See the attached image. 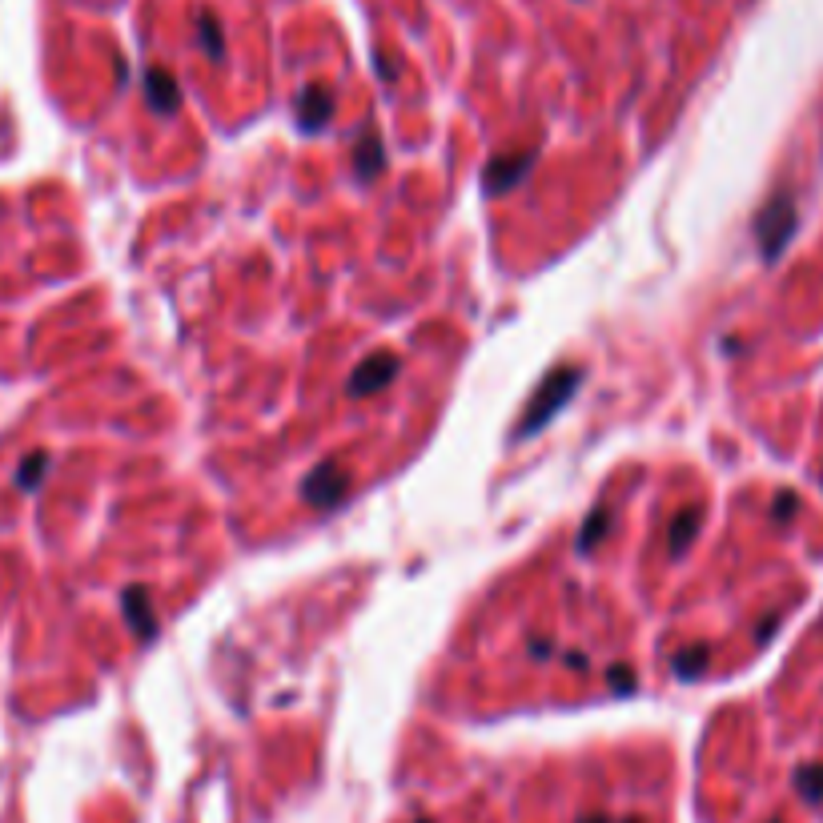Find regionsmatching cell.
<instances>
[{"label":"cell","instance_id":"ffe728a7","mask_svg":"<svg viewBox=\"0 0 823 823\" xmlns=\"http://www.w3.org/2000/svg\"><path fill=\"white\" fill-rule=\"evenodd\" d=\"M563 663H567V667H575V671H587V667H591V659H587L583 651H571V655H563Z\"/></svg>","mask_w":823,"mask_h":823},{"label":"cell","instance_id":"277c9868","mask_svg":"<svg viewBox=\"0 0 823 823\" xmlns=\"http://www.w3.org/2000/svg\"><path fill=\"white\" fill-rule=\"evenodd\" d=\"M402 374V358L398 354H370L354 374H350V382H346V394L350 398H370V394H382L394 378Z\"/></svg>","mask_w":823,"mask_h":823},{"label":"cell","instance_id":"d6986e66","mask_svg":"<svg viewBox=\"0 0 823 823\" xmlns=\"http://www.w3.org/2000/svg\"><path fill=\"white\" fill-rule=\"evenodd\" d=\"M775 627H779V615H775V619H767V623H759V627H755V643H767V639L775 635Z\"/></svg>","mask_w":823,"mask_h":823},{"label":"cell","instance_id":"7a4b0ae2","mask_svg":"<svg viewBox=\"0 0 823 823\" xmlns=\"http://www.w3.org/2000/svg\"><path fill=\"white\" fill-rule=\"evenodd\" d=\"M799 225V209L791 201V193H775L759 213H755V245L763 261H779V253L787 249V241L795 237Z\"/></svg>","mask_w":823,"mask_h":823},{"label":"cell","instance_id":"44dd1931","mask_svg":"<svg viewBox=\"0 0 823 823\" xmlns=\"http://www.w3.org/2000/svg\"><path fill=\"white\" fill-rule=\"evenodd\" d=\"M579 823H615V819H611V815H603V811H591V815H583Z\"/></svg>","mask_w":823,"mask_h":823},{"label":"cell","instance_id":"5b68a950","mask_svg":"<svg viewBox=\"0 0 823 823\" xmlns=\"http://www.w3.org/2000/svg\"><path fill=\"white\" fill-rule=\"evenodd\" d=\"M534 169V149H522V153H498L490 157L486 165V193L490 197H502L510 189H518Z\"/></svg>","mask_w":823,"mask_h":823},{"label":"cell","instance_id":"52a82bcc","mask_svg":"<svg viewBox=\"0 0 823 823\" xmlns=\"http://www.w3.org/2000/svg\"><path fill=\"white\" fill-rule=\"evenodd\" d=\"M354 173L358 181H374L378 173H386V145L378 129H362L354 141Z\"/></svg>","mask_w":823,"mask_h":823},{"label":"cell","instance_id":"e0dca14e","mask_svg":"<svg viewBox=\"0 0 823 823\" xmlns=\"http://www.w3.org/2000/svg\"><path fill=\"white\" fill-rule=\"evenodd\" d=\"M795 506H799V498H795L791 490H783V494L775 498V518H779V522H787V518L795 514Z\"/></svg>","mask_w":823,"mask_h":823},{"label":"cell","instance_id":"9a60e30c","mask_svg":"<svg viewBox=\"0 0 823 823\" xmlns=\"http://www.w3.org/2000/svg\"><path fill=\"white\" fill-rule=\"evenodd\" d=\"M45 470H49V454H29V458L21 462V470H17V486H21V490H37L41 478H45Z\"/></svg>","mask_w":823,"mask_h":823},{"label":"cell","instance_id":"3957f363","mask_svg":"<svg viewBox=\"0 0 823 823\" xmlns=\"http://www.w3.org/2000/svg\"><path fill=\"white\" fill-rule=\"evenodd\" d=\"M346 494H350V474L342 462H322L302 482V498L314 510H334V506H342Z\"/></svg>","mask_w":823,"mask_h":823},{"label":"cell","instance_id":"5bb4252c","mask_svg":"<svg viewBox=\"0 0 823 823\" xmlns=\"http://www.w3.org/2000/svg\"><path fill=\"white\" fill-rule=\"evenodd\" d=\"M795 791L807 803H823V763H803L795 771Z\"/></svg>","mask_w":823,"mask_h":823},{"label":"cell","instance_id":"cb8c5ba5","mask_svg":"<svg viewBox=\"0 0 823 823\" xmlns=\"http://www.w3.org/2000/svg\"><path fill=\"white\" fill-rule=\"evenodd\" d=\"M418 823H430V819H418Z\"/></svg>","mask_w":823,"mask_h":823},{"label":"cell","instance_id":"7402d4cb","mask_svg":"<svg viewBox=\"0 0 823 823\" xmlns=\"http://www.w3.org/2000/svg\"><path fill=\"white\" fill-rule=\"evenodd\" d=\"M623 823H643V819H635V815H631V819H623Z\"/></svg>","mask_w":823,"mask_h":823},{"label":"cell","instance_id":"9c48e42d","mask_svg":"<svg viewBox=\"0 0 823 823\" xmlns=\"http://www.w3.org/2000/svg\"><path fill=\"white\" fill-rule=\"evenodd\" d=\"M145 101H149V109H157L161 117H173V113L181 109V89H177L173 73L149 69V73H145Z\"/></svg>","mask_w":823,"mask_h":823},{"label":"cell","instance_id":"ba28073f","mask_svg":"<svg viewBox=\"0 0 823 823\" xmlns=\"http://www.w3.org/2000/svg\"><path fill=\"white\" fill-rule=\"evenodd\" d=\"M121 607H125V619H129V627H133V635H137L141 643L157 639V615H153V607H149V591H145V587H125Z\"/></svg>","mask_w":823,"mask_h":823},{"label":"cell","instance_id":"6da1fadb","mask_svg":"<svg viewBox=\"0 0 823 823\" xmlns=\"http://www.w3.org/2000/svg\"><path fill=\"white\" fill-rule=\"evenodd\" d=\"M583 378H587V370L583 366H559V370H551L542 382H538V390L530 394V402H526V410H522V418H518V426H514V442H526V438H534L538 430H546L555 422V414L579 394V386H583Z\"/></svg>","mask_w":823,"mask_h":823},{"label":"cell","instance_id":"2e32d148","mask_svg":"<svg viewBox=\"0 0 823 823\" xmlns=\"http://www.w3.org/2000/svg\"><path fill=\"white\" fill-rule=\"evenodd\" d=\"M607 679H611V687H615L619 695H631V691L639 687V679H635V671H631L627 663H615V667L607 671Z\"/></svg>","mask_w":823,"mask_h":823},{"label":"cell","instance_id":"30bf717a","mask_svg":"<svg viewBox=\"0 0 823 823\" xmlns=\"http://www.w3.org/2000/svg\"><path fill=\"white\" fill-rule=\"evenodd\" d=\"M699 526H703V514L691 506V510H683L679 518H671V526H667V551L679 559V555H687V546L695 542V534H699Z\"/></svg>","mask_w":823,"mask_h":823},{"label":"cell","instance_id":"4fadbf2b","mask_svg":"<svg viewBox=\"0 0 823 823\" xmlns=\"http://www.w3.org/2000/svg\"><path fill=\"white\" fill-rule=\"evenodd\" d=\"M197 41H201V49H205L209 61H221V57H225V33H221V25H217L213 13H197Z\"/></svg>","mask_w":823,"mask_h":823},{"label":"cell","instance_id":"7c38bea8","mask_svg":"<svg viewBox=\"0 0 823 823\" xmlns=\"http://www.w3.org/2000/svg\"><path fill=\"white\" fill-rule=\"evenodd\" d=\"M611 522H615V518H611V510H607V506H595V510L587 514V522H583V530H579V551H583V555H591V551H595L599 538L611 530Z\"/></svg>","mask_w":823,"mask_h":823},{"label":"cell","instance_id":"603a6c76","mask_svg":"<svg viewBox=\"0 0 823 823\" xmlns=\"http://www.w3.org/2000/svg\"><path fill=\"white\" fill-rule=\"evenodd\" d=\"M771 823H783V819H771Z\"/></svg>","mask_w":823,"mask_h":823},{"label":"cell","instance_id":"ac0fdd59","mask_svg":"<svg viewBox=\"0 0 823 823\" xmlns=\"http://www.w3.org/2000/svg\"><path fill=\"white\" fill-rule=\"evenodd\" d=\"M530 655H534V659H551V655H555L551 639H542V635H534V639H530Z\"/></svg>","mask_w":823,"mask_h":823},{"label":"cell","instance_id":"8fae6325","mask_svg":"<svg viewBox=\"0 0 823 823\" xmlns=\"http://www.w3.org/2000/svg\"><path fill=\"white\" fill-rule=\"evenodd\" d=\"M707 663H711V647H703V643L683 647V651L671 655V671H675L683 683H695V679L707 671Z\"/></svg>","mask_w":823,"mask_h":823},{"label":"cell","instance_id":"8992f818","mask_svg":"<svg viewBox=\"0 0 823 823\" xmlns=\"http://www.w3.org/2000/svg\"><path fill=\"white\" fill-rule=\"evenodd\" d=\"M294 117L302 133H322L334 121V89L330 85H306L294 101Z\"/></svg>","mask_w":823,"mask_h":823}]
</instances>
